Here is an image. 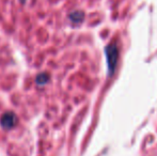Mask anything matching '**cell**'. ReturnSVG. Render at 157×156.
<instances>
[{
    "instance_id": "cell-1",
    "label": "cell",
    "mask_w": 157,
    "mask_h": 156,
    "mask_svg": "<svg viewBox=\"0 0 157 156\" xmlns=\"http://www.w3.org/2000/svg\"><path fill=\"white\" fill-rule=\"evenodd\" d=\"M0 124L4 128H12L15 124H16V117H15L14 113L12 112H6L0 119Z\"/></svg>"
},
{
    "instance_id": "cell-2",
    "label": "cell",
    "mask_w": 157,
    "mask_h": 156,
    "mask_svg": "<svg viewBox=\"0 0 157 156\" xmlns=\"http://www.w3.org/2000/svg\"><path fill=\"white\" fill-rule=\"evenodd\" d=\"M47 80H48V77H47V75H46V74H42V75H40L39 77L36 78L37 83H41V85L45 83Z\"/></svg>"
}]
</instances>
